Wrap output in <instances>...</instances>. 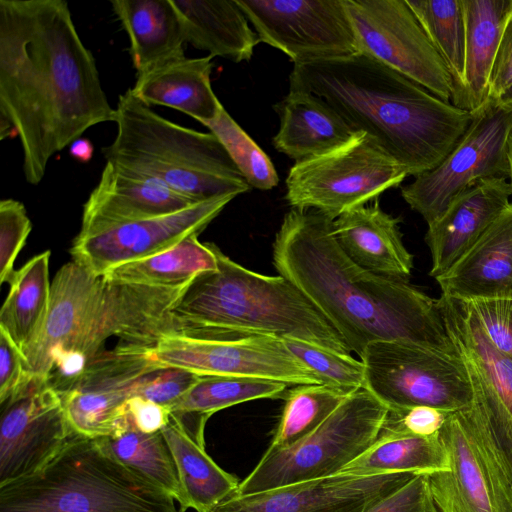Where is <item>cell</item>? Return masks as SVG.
<instances>
[{
  "mask_svg": "<svg viewBox=\"0 0 512 512\" xmlns=\"http://www.w3.org/2000/svg\"><path fill=\"white\" fill-rule=\"evenodd\" d=\"M96 61L64 0H0V139L18 136L26 181L94 125L114 122Z\"/></svg>",
  "mask_w": 512,
  "mask_h": 512,
  "instance_id": "1",
  "label": "cell"
},
{
  "mask_svg": "<svg viewBox=\"0 0 512 512\" xmlns=\"http://www.w3.org/2000/svg\"><path fill=\"white\" fill-rule=\"evenodd\" d=\"M273 265L330 320L359 357L377 341L399 340L456 355L437 300L407 280L366 270L343 251L333 220L292 208L273 243Z\"/></svg>",
  "mask_w": 512,
  "mask_h": 512,
  "instance_id": "2",
  "label": "cell"
},
{
  "mask_svg": "<svg viewBox=\"0 0 512 512\" xmlns=\"http://www.w3.org/2000/svg\"><path fill=\"white\" fill-rule=\"evenodd\" d=\"M289 82L290 89L325 100L355 132L376 139L414 177L440 164L473 118L470 111L361 52L295 64Z\"/></svg>",
  "mask_w": 512,
  "mask_h": 512,
  "instance_id": "3",
  "label": "cell"
},
{
  "mask_svg": "<svg viewBox=\"0 0 512 512\" xmlns=\"http://www.w3.org/2000/svg\"><path fill=\"white\" fill-rule=\"evenodd\" d=\"M215 253L218 269L197 275L171 311L177 336L262 334L351 353L330 320L290 280L249 270L216 245Z\"/></svg>",
  "mask_w": 512,
  "mask_h": 512,
  "instance_id": "4",
  "label": "cell"
},
{
  "mask_svg": "<svg viewBox=\"0 0 512 512\" xmlns=\"http://www.w3.org/2000/svg\"><path fill=\"white\" fill-rule=\"evenodd\" d=\"M117 132L102 148L107 163L150 179L194 202L251 189L211 132L171 122L141 102L129 88L115 108Z\"/></svg>",
  "mask_w": 512,
  "mask_h": 512,
  "instance_id": "5",
  "label": "cell"
},
{
  "mask_svg": "<svg viewBox=\"0 0 512 512\" xmlns=\"http://www.w3.org/2000/svg\"><path fill=\"white\" fill-rule=\"evenodd\" d=\"M98 439L73 434L41 470L0 486V512H185Z\"/></svg>",
  "mask_w": 512,
  "mask_h": 512,
  "instance_id": "6",
  "label": "cell"
},
{
  "mask_svg": "<svg viewBox=\"0 0 512 512\" xmlns=\"http://www.w3.org/2000/svg\"><path fill=\"white\" fill-rule=\"evenodd\" d=\"M188 285L153 287L103 278L76 336L55 357L49 385L64 394L112 337L120 342L115 351L150 352L162 339L177 336L171 311Z\"/></svg>",
  "mask_w": 512,
  "mask_h": 512,
  "instance_id": "7",
  "label": "cell"
},
{
  "mask_svg": "<svg viewBox=\"0 0 512 512\" xmlns=\"http://www.w3.org/2000/svg\"><path fill=\"white\" fill-rule=\"evenodd\" d=\"M389 408L366 388L350 394L318 428L295 444L267 449L235 492L252 494L338 474L378 438Z\"/></svg>",
  "mask_w": 512,
  "mask_h": 512,
  "instance_id": "8",
  "label": "cell"
},
{
  "mask_svg": "<svg viewBox=\"0 0 512 512\" xmlns=\"http://www.w3.org/2000/svg\"><path fill=\"white\" fill-rule=\"evenodd\" d=\"M407 171L366 133L346 144L295 162L285 199L294 209L317 210L332 220L399 186Z\"/></svg>",
  "mask_w": 512,
  "mask_h": 512,
  "instance_id": "9",
  "label": "cell"
},
{
  "mask_svg": "<svg viewBox=\"0 0 512 512\" xmlns=\"http://www.w3.org/2000/svg\"><path fill=\"white\" fill-rule=\"evenodd\" d=\"M360 360L364 388L391 412L428 406L452 413L472 404V390L458 354L387 340L369 344Z\"/></svg>",
  "mask_w": 512,
  "mask_h": 512,
  "instance_id": "10",
  "label": "cell"
},
{
  "mask_svg": "<svg viewBox=\"0 0 512 512\" xmlns=\"http://www.w3.org/2000/svg\"><path fill=\"white\" fill-rule=\"evenodd\" d=\"M468 129L454 149L435 168L415 176L401 195L427 225L474 183L509 177L508 141L512 107L486 101L472 112Z\"/></svg>",
  "mask_w": 512,
  "mask_h": 512,
  "instance_id": "11",
  "label": "cell"
},
{
  "mask_svg": "<svg viewBox=\"0 0 512 512\" xmlns=\"http://www.w3.org/2000/svg\"><path fill=\"white\" fill-rule=\"evenodd\" d=\"M437 305L472 390V412L512 484V359L488 338L464 301Z\"/></svg>",
  "mask_w": 512,
  "mask_h": 512,
  "instance_id": "12",
  "label": "cell"
},
{
  "mask_svg": "<svg viewBox=\"0 0 512 512\" xmlns=\"http://www.w3.org/2000/svg\"><path fill=\"white\" fill-rule=\"evenodd\" d=\"M149 357L159 366L199 376L258 378L289 386L322 384L282 339L270 335L233 333L208 339L170 336L162 339Z\"/></svg>",
  "mask_w": 512,
  "mask_h": 512,
  "instance_id": "13",
  "label": "cell"
},
{
  "mask_svg": "<svg viewBox=\"0 0 512 512\" xmlns=\"http://www.w3.org/2000/svg\"><path fill=\"white\" fill-rule=\"evenodd\" d=\"M439 437L450 464L429 475L439 512H512V484L471 406L449 413Z\"/></svg>",
  "mask_w": 512,
  "mask_h": 512,
  "instance_id": "14",
  "label": "cell"
},
{
  "mask_svg": "<svg viewBox=\"0 0 512 512\" xmlns=\"http://www.w3.org/2000/svg\"><path fill=\"white\" fill-rule=\"evenodd\" d=\"M358 50L452 102L454 84L406 0H345Z\"/></svg>",
  "mask_w": 512,
  "mask_h": 512,
  "instance_id": "15",
  "label": "cell"
},
{
  "mask_svg": "<svg viewBox=\"0 0 512 512\" xmlns=\"http://www.w3.org/2000/svg\"><path fill=\"white\" fill-rule=\"evenodd\" d=\"M260 42L293 64L359 52L345 0H235Z\"/></svg>",
  "mask_w": 512,
  "mask_h": 512,
  "instance_id": "16",
  "label": "cell"
},
{
  "mask_svg": "<svg viewBox=\"0 0 512 512\" xmlns=\"http://www.w3.org/2000/svg\"><path fill=\"white\" fill-rule=\"evenodd\" d=\"M0 486L37 473L74 434L61 395L31 379L0 404Z\"/></svg>",
  "mask_w": 512,
  "mask_h": 512,
  "instance_id": "17",
  "label": "cell"
},
{
  "mask_svg": "<svg viewBox=\"0 0 512 512\" xmlns=\"http://www.w3.org/2000/svg\"><path fill=\"white\" fill-rule=\"evenodd\" d=\"M226 195L195 203L180 211L78 234L73 260L96 275L163 252L192 234H199L235 198Z\"/></svg>",
  "mask_w": 512,
  "mask_h": 512,
  "instance_id": "18",
  "label": "cell"
},
{
  "mask_svg": "<svg viewBox=\"0 0 512 512\" xmlns=\"http://www.w3.org/2000/svg\"><path fill=\"white\" fill-rule=\"evenodd\" d=\"M157 367L149 352H100L61 396L73 433L112 435L139 380Z\"/></svg>",
  "mask_w": 512,
  "mask_h": 512,
  "instance_id": "19",
  "label": "cell"
},
{
  "mask_svg": "<svg viewBox=\"0 0 512 512\" xmlns=\"http://www.w3.org/2000/svg\"><path fill=\"white\" fill-rule=\"evenodd\" d=\"M415 475L338 473L252 494L233 493L211 512H366Z\"/></svg>",
  "mask_w": 512,
  "mask_h": 512,
  "instance_id": "20",
  "label": "cell"
},
{
  "mask_svg": "<svg viewBox=\"0 0 512 512\" xmlns=\"http://www.w3.org/2000/svg\"><path fill=\"white\" fill-rule=\"evenodd\" d=\"M512 190L504 178L484 179L462 192L433 223L425 242L437 278L462 257L511 203Z\"/></svg>",
  "mask_w": 512,
  "mask_h": 512,
  "instance_id": "21",
  "label": "cell"
},
{
  "mask_svg": "<svg viewBox=\"0 0 512 512\" xmlns=\"http://www.w3.org/2000/svg\"><path fill=\"white\" fill-rule=\"evenodd\" d=\"M195 203L198 202L106 162L83 206L79 234L171 214Z\"/></svg>",
  "mask_w": 512,
  "mask_h": 512,
  "instance_id": "22",
  "label": "cell"
},
{
  "mask_svg": "<svg viewBox=\"0 0 512 512\" xmlns=\"http://www.w3.org/2000/svg\"><path fill=\"white\" fill-rule=\"evenodd\" d=\"M103 281L72 260L62 266L51 283L45 324L37 340L22 352L28 376L48 382L53 362L76 336Z\"/></svg>",
  "mask_w": 512,
  "mask_h": 512,
  "instance_id": "23",
  "label": "cell"
},
{
  "mask_svg": "<svg viewBox=\"0 0 512 512\" xmlns=\"http://www.w3.org/2000/svg\"><path fill=\"white\" fill-rule=\"evenodd\" d=\"M436 281L443 295L464 302L512 299V202Z\"/></svg>",
  "mask_w": 512,
  "mask_h": 512,
  "instance_id": "24",
  "label": "cell"
},
{
  "mask_svg": "<svg viewBox=\"0 0 512 512\" xmlns=\"http://www.w3.org/2000/svg\"><path fill=\"white\" fill-rule=\"evenodd\" d=\"M333 232L343 251L362 268L394 279H409L413 255L402 240L399 219L375 200L333 220Z\"/></svg>",
  "mask_w": 512,
  "mask_h": 512,
  "instance_id": "25",
  "label": "cell"
},
{
  "mask_svg": "<svg viewBox=\"0 0 512 512\" xmlns=\"http://www.w3.org/2000/svg\"><path fill=\"white\" fill-rule=\"evenodd\" d=\"M273 108L280 127L272 143L295 162L334 150L358 133L325 100L305 90L290 89Z\"/></svg>",
  "mask_w": 512,
  "mask_h": 512,
  "instance_id": "26",
  "label": "cell"
},
{
  "mask_svg": "<svg viewBox=\"0 0 512 512\" xmlns=\"http://www.w3.org/2000/svg\"><path fill=\"white\" fill-rule=\"evenodd\" d=\"M212 56L172 60L136 75L132 93L147 106L176 109L204 124L223 108L211 86Z\"/></svg>",
  "mask_w": 512,
  "mask_h": 512,
  "instance_id": "27",
  "label": "cell"
},
{
  "mask_svg": "<svg viewBox=\"0 0 512 512\" xmlns=\"http://www.w3.org/2000/svg\"><path fill=\"white\" fill-rule=\"evenodd\" d=\"M185 42L210 56L239 63L252 58L259 38L235 0H171Z\"/></svg>",
  "mask_w": 512,
  "mask_h": 512,
  "instance_id": "28",
  "label": "cell"
},
{
  "mask_svg": "<svg viewBox=\"0 0 512 512\" xmlns=\"http://www.w3.org/2000/svg\"><path fill=\"white\" fill-rule=\"evenodd\" d=\"M125 30L136 75L185 56V38L171 0H112Z\"/></svg>",
  "mask_w": 512,
  "mask_h": 512,
  "instance_id": "29",
  "label": "cell"
},
{
  "mask_svg": "<svg viewBox=\"0 0 512 512\" xmlns=\"http://www.w3.org/2000/svg\"><path fill=\"white\" fill-rule=\"evenodd\" d=\"M465 23L462 89L453 104L475 112L487 101L489 81L512 0H461Z\"/></svg>",
  "mask_w": 512,
  "mask_h": 512,
  "instance_id": "30",
  "label": "cell"
},
{
  "mask_svg": "<svg viewBox=\"0 0 512 512\" xmlns=\"http://www.w3.org/2000/svg\"><path fill=\"white\" fill-rule=\"evenodd\" d=\"M449 469V457L439 433L419 436L384 424L374 443L339 473L353 476L431 475Z\"/></svg>",
  "mask_w": 512,
  "mask_h": 512,
  "instance_id": "31",
  "label": "cell"
},
{
  "mask_svg": "<svg viewBox=\"0 0 512 512\" xmlns=\"http://www.w3.org/2000/svg\"><path fill=\"white\" fill-rule=\"evenodd\" d=\"M161 432L177 467L183 508L211 512L236 492L240 481L218 466L205 447L189 437L170 415Z\"/></svg>",
  "mask_w": 512,
  "mask_h": 512,
  "instance_id": "32",
  "label": "cell"
},
{
  "mask_svg": "<svg viewBox=\"0 0 512 512\" xmlns=\"http://www.w3.org/2000/svg\"><path fill=\"white\" fill-rule=\"evenodd\" d=\"M49 260L50 251H44L15 271L0 311V330L21 353L37 340L46 321L51 293Z\"/></svg>",
  "mask_w": 512,
  "mask_h": 512,
  "instance_id": "33",
  "label": "cell"
},
{
  "mask_svg": "<svg viewBox=\"0 0 512 512\" xmlns=\"http://www.w3.org/2000/svg\"><path fill=\"white\" fill-rule=\"evenodd\" d=\"M192 234L153 256L119 265L103 278L111 282L153 287H179L197 275L218 269L215 245L201 243Z\"/></svg>",
  "mask_w": 512,
  "mask_h": 512,
  "instance_id": "34",
  "label": "cell"
},
{
  "mask_svg": "<svg viewBox=\"0 0 512 512\" xmlns=\"http://www.w3.org/2000/svg\"><path fill=\"white\" fill-rule=\"evenodd\" d=\"M95 439L120 461L161 487L180 504L178 471L162 432L144 433L137 430L124 411L112 435Z\"/></svg>",
  "mask_w": 512,
  "mask_h": 512,
  "instance_id": "35",
  "label": "cell"
},
{
  "mask_svg": "<svg viewBox=\"0 0 512 512\" xmlns=\"http://www.w3.org/2000/svg\"><path fill=\"white\" fill-rule=\"evenodd\" d=\"M454 84L452 104L462 89L465 23L461 0H406Z\"/></svg>",
  "mask_w": 512,
  "mask_h": 512,
  "instance_id": "36",
  "label": "cell"
},
{
  "mask_svg": "<svg viewBox=\"0 0 512 512\" xmlns=\"http://www.w3.org/2000/svg\"><path fill=\"white\" fill-rule=\"evenodd\" d=\"M349 395L343 390L324 384L295 386L285 395L281 418L268 449L287 448L309 435Z\"/></svg>",
  "mask_w": 512,
  "mask_h": 512,
  "instance_id": "37",
  "label": "cell"
},
{
  "mask_svg": "<svg viewBox=\"0 0 512 512\" xmlns=\"http://www.w3.org/2000/svg\"><path fill=\"white\" fill-rule=\"evenodd\" d=\"M288 384L258 378L202 376L169 411L193 412L210 418L215 412L243 402L280 398Z\"/></svg>",
  "mask_w": 512,
  "mask_h": 512,
  "instance_id": "38",
  "label": "cell"
},
{
  "mask_svg": "<svg viewBox=\"0 0 512 512\" xmlns=\"http://www.w3.org/2000/svg\"><path fill=\"white\" fill-rule=\"evenodd\" d=\"M203 125L218 138L251 188L270 190L278 185L279 177L268 155L224 107Z\"/></svg>",
  "mask_w": 512,
  "mask_h": 512,
  "instance_id": "39",
  "label": "cell"
},
{
  "mask_svg": "<svg viewBox=\"0 0 512 512\" xmlns=\"http://www.w3.org/2000/svg\"><path fill=\"white\" fill-rule=\"evenodd\" d=\"M282 340L287 349L309 368L322 384L349 394L364 387L363 363L351 354H343L296 339Z\"/></svg>",
  "mask_w": 512,
  "mask_h": 512,
  "instance_id": "40",
  "label": "cell"
},
{
  "mask_svg": "<svg viewBox=\"0 0 512 512\" xmlns=\"http://www.w3.org/2000/svg\"><path fill=\"white\" fill-rule=\"evenodd\" d=\"M32 224L25 206L14 199L0 201V283H10L14 262L25 245Z\"/></svg>",
  "mask_w": 512,
  "mask_h": 512,
  "instance_id": "41",
  "label": "cell"
},
{
  "mask_svg": "<svg viewBox=\"0 0 512 512\" xmlns=\"http://www.w3.org/2000/svg\"><path fill=\"white\" fill-rule=\"evenodd\" d=\"M201 377L184 369L159 366L139 380L133 396L152 401L169 410Z\"/></svg>",
  "mask_w": 512,
  "mask_h": 512,
  "instance_id": "42",
  "label": "cell"
},
{
  "mask_svg": "<svg viewBox=\"0 0 512 512\" xmlns=\"http://www.w3.org/2000/svg\"><path fill=\"white\" fill-rule=\"evenodd\" d=\"M490 341L512 359V299L465 302Z\"/></svg>",
  "mask_w": 512,
  "mask_h": 512,
  "instance_id": "43",
  "label": "cell"
},
{
  "mask_svg": "<svg viewBox=\"0 0 512 512\" xmlns=\"http://www.w3.org/2000/svg\"><path fill=\"white\" fill-rule=\"evenodd\" d=\"M366 512H439L432 496L429 475L416 474Z\"/></svg>",
  "mask_w": 512,
  "mask_h": 512,
  "instance_id": "44",
  "label": "cell"
},
{
  "mask_svg": "<svg viewBox=\"0 0 512 512\" xmlns=\"http://www.w3.org/2000/svg\"><path fill=\"white\" fill-rule=\"evenodd\" d=\"M30 380L21 351L0 330V404L11 398Z\"/></svg>",
  "mask_w": 512,
  "mask_h": 512,
  "instance_id": "45",
  "label": "cell"
},
{
  "mask_svg": "<svg viewBox=\"0 0 512 512\" xmlns=\"http://www.w3.org/2000/svg\"><path fill=\"white\" fill-rule=\"evenodd\" d=\"M449 413L428 407L416 406L402 412L389 411L385 424L419 436L438 434Z\"/></svg>",
  "mask_w": 512,
  "mask_h": 512,
  "instance_id": "46",
  "label": "cell"
},
{
  "mask_svg": "<svg viewBox=\"0 0 512 512\" xmlns=\"http://www.w3.org/2000/svg\"><path fill=\"white\" fill-rule=\"evenodd\" d=\"M512 86V10L503 26L494 58L487 101H498Z\"/></svg>",
  "mask_w": 512,
  "mask_h": 512,
  "instance_id": "47",
  "label": "cell"
},
{
  "mask_svg": "<svg viewBox=\"0 0 512 512\" xmlns=\"http://www.w3.org/2000/svg\"><path fill=\"white\" fill-rule=\"evenodd\" d=\"M125 413L132 425L144 433L161 432L167 425L170 415L167 408L138 396L127 400Z\"/></svg>",
  "mask_w": 512,
  "mask_h": 512,
  "instance_id": "48",
  "label": "cell"
},
{
  "mask_svg": "<svg viewBox=\"0 0 512 512\" xmlns=\"http://www.w3.org/2000/svg\"><path fill=\"white\" fill-rule=\"evenodd\" d=\"M70 153L75 159L87 162L92 157L93 147L90 141L79 138L70 145Z\"/></svg>",
  "mask_w": 512,
  "mask_h": 512,
  "instance_id": "49",
  "label": "cell"
},
{
  "mask_svg": "<svg viewBox=\"0 0 512 512\" xmlns=\"http://www.w3.org/2000/svg\"><path fill=\"white\" fill-rule=\"evenodd\" d=\"M507 155H508V163H509L508 182L510 183L511 190H512V131H511L510 136H509Z\"/></svg>",
  "mask_w": 512,
  "mask_h": 512,
  "instance_id": "50",
  "label": "cell"
},
{
  "mask_svg": "<svg viewBox=\"0 0 512 512\" xmlns=\"http://www.w3.org/2000/svg\"><path fill=\"white\" fill-rule=\"evenodd\" d=\"M497 102L504 106L512 107V86L501 96Z\"/></svg>",
  "mask_w": 512,
  "mask_h": 512,
  "instance_id": "51",
  "label": "cell"
}]
</instances>
